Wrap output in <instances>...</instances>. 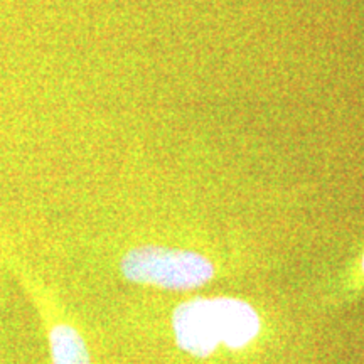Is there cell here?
Wrapping results in <instances>:
<instances>
[{"label": "cell", "mask_w": 364, "mask_h": 364, "mask_svg": "<svg viewBox=\"0 0 364 364\" xmlns=\"http://www.w3.org/2000/svg\"><path fill=\"white\" fill-rule=\"evenodd\" d=\"M122 273L135 284L188 290L208 284L215 275V267L206 257L194 252L139 247L124 257Z\"/></svg>", "instance_id": "cell-1"}, {"label": "cell", "mask_w": 364, "mask_h": 364, "mask_svg": "<svg viewBox=\"0 0 364 364\" xmlns=\"http://www.w3.org/2000/svg\"><path fill=\"white\" fill-rule=\"evenodd\" d=\"M363 268H364V260H363Z\"/></svg>", "instance_id": "cell-5"}, {"label": "cell", "mask_w": 364, "mask_h": 364, "mask_svg": "<svg viewBox=\"0 0 364 364\" xmlns=\"http://www.w3.org/2000/svg\"><path fill=\"white\" fill-rule=\"evenodd\" d=\"M220 329V341L231 349H240L257 338L260 318L252 306L238 299H213Z\"/></svg>", "instance_id": "cell-3"}, {"label": "cell", "mask_w": 364, "mask_h": 364, "mask_svg": "<svg viewBox=\"0 0 364 364\" xmlns=\"http://www.w3.org/2000/svg\"><path fill=\"white\" fill-rule=\"evenodd\" d=\"M49 353L53 364H91L83 336L68 324L54 326L49 332Z\"/></svg>", "instance_id": "cell-4"}, {"label": "cell", "mask_w": 364, "mask_h": 364, "mask_svg": "<svg viewBox=\"0 0 364 364\" xmlns=\"http://www.w3.org/2000/svg\"><path fill=\"white\" fill-rule=\"evenodd\" d=\"M172 324L177 344L194 356L206 358L221 343L213 300L196 299L182 304L177 307Z\"/></svg>", "instance_id": "cell-2"}]
</instances>
